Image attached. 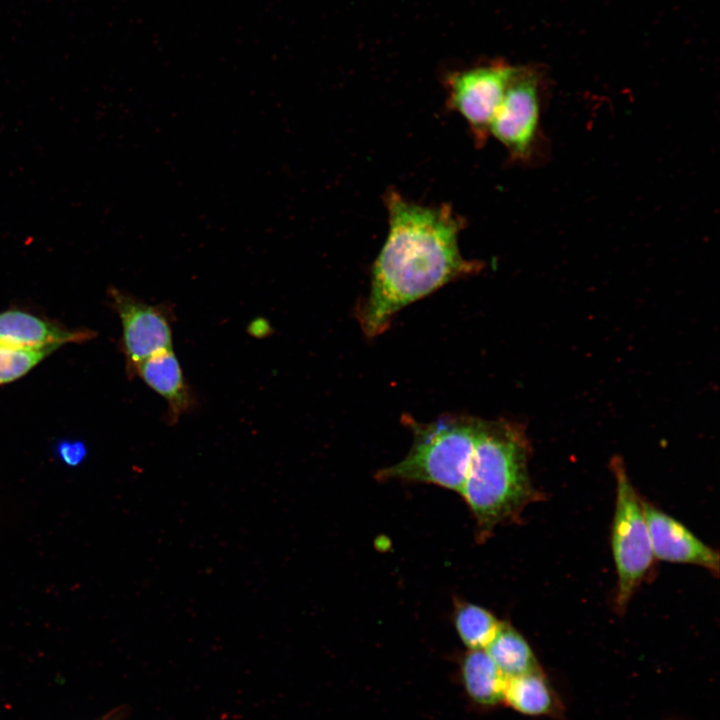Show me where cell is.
I'll list each match as a JSON object with an SVG mask.
<instances>
[{"label":"cell","instance_id":"6da1fadb","mask_svg":"<svg viewBox=\"0 0 720 720\" xmlns=\"http://www.w3.org/2000/svg\"><path fill=\"white\" fill-rule=\"evenodd\" d=\"M385 204L388 234L372 267L368 296L356 309L369 338L385 332L407 305L482 266L462 256L458 237L464 219L449 205H420L394 190L386 193Z\"/></svg>","mask_w":720,"mask_h":720},{"label":"cell","instance_id":"7a4b0ae2","mask_svg":"<svg viewBox=\"0 0 720 720\" xmlns=\"http://www.w3.org/2000/svg\"><path fill=\"white\" fill-rule=\"evenodd\" d=\"M530 446L522 427L505 419H480L473 455L461 489L476 521L477 539L520 519L525 507L542 498L532 485Z\"/></svg>","mask_w":720,"mask_h":720},{"label":"cell","instance_id":"3957f363","mask_svg":"<svg viewBox=\"0 0 720 720\" xmlns=\"http://www.w3.org/2000/svg\"><path fill=\"white\" fill-rule=\"evenodd\" d=\"M403 421L413 434L411 449L400 462L380 470L377 478L430 483L460 493L480 418L447 414L428 423L410 416Z\"/></svg>","mask_w":720,"mask_h":720},{"label":"cell","instance_id":"277c9868","mask_svg":"<svg viewBox=\"0 0 720 720\" xmlns=\"http://www.w3.org/2000/svg\"><path fill=\"white\" fill-rule=\"evenodd\" d=\"M616 479V501L611 546L618 585L616 605L624 610L652 565L654 555L640 496L621 459L611 462Z\"/></svg>","mask_w":720,"mask_h":720},{"label":"cell","instance_id":"5b68a950","mask_svg":"<svg viewBox=\"0 0 720 720\" xmlns=\"http://www.w3.org/2000/svg\"><path fill=\"white\" fill-rule=\"evenodd\" d=\"M516 69L507 64H487L455 71L445 80L447 106L465 119L479 146L489 135L492 118Z\"/></svg>","mask_w":720,"mask_h":720},{"label":"cell","instance_id":"8992f818","mask_svg":"<svg viewBox=\"0 0 720 720\" xmlns=\"http://www.w3.org/2000/svg\"><path fill=\"white\" fill-rule=\"evenodd\" d=\"M110 297L122 326V348L128 371L160 352L173 349L174 313L169 304H148L116 288Z\"/></svg>","mask_w":720,"mask_h":720},{"label":"cell","instance_id":"52a82bcc","mask_svg":"<svg viewBox=\"0 0 720 720\" xmlns=\"http://www.w3.org/2000/svg\"><path fill=\"white\" fill-rule=\"evenodd\" d=\"M539 122L538 78L535 72L517 68L489 127L514 159H526Z\"/></svg>","mask_w":720,"mask_h":720},{"label":"cell","instance_id":"ba28073f","mask_svg":"<svg viewBox=\"0 0 720 720\" xmlns=\"http://www.w3.org/2000/svg\"><path fill=\"white\" fill-rule=\"evenodd\" d=\"M654 558L693 564L718 575L719 554L688 528L650 502L641 499Z\"/></svg>","mask_w":720,"mask_h":720},{"label":"cell","instance_id":"9c48e42d","mask_svg":"<svg viewBox=\"0 0 720 720\" xmlns=\"http://www.w3.org/2000/svg\"><path fill=\"white\" fill-rule=\"evenodd\" d=\"M135 374L166 402L168 424H176L195 407V396L173 349L146 359L137 366Z\"/></svg>","mask_w":720,"mask_h":720},{"label":"cell","instance_id":"30bf717a","mask_svg":"<svg viewBox=\"0 0 720 720\" xmlns=\"http://www.w3.org/2000/svg\"><path fill=\"white\" fill-rule=\"evenodd\" d=\"M88 331L63 329L33 314L9 310L0 313V347L14 349H54L89 338Z\"/></svg>","mask_w":720,"mask_h":720},{"label":"cell","instance_id":"8fae6325","mask_svg":"<svg viewBox=\"0 0 720 720\" xmlns=\"http://www.w3.org/2000/svg\"><path fill=\"white\" fill-rule=\"evenodd\" d=\"M461 678L467 695L482 706H494L504 700L507 677L484 649L469 650L461 663Z\"/></svg>","mask_w":720,"mask_h":720},{"label":"cell","instance_id":"7c38bea8","mask_svg":"<svg viewBox=\"0 0 720 720\" xmlns=\"http://www.w3.org/2000/svg\"><path fill=\"white\" fill-rule=\"evenodd\" d=\"M484 650L507 678L539 670L537 659L526 639L507 623L501 622Z\"/></svg>","mask_w":720,"mask_h":720},{"label":"cell","instance_id":"4fadbf2b","mask_svg":"<svg viewBox=\"0 0 720 720\" xmlns=\"http://www.w3.org/2000/svg\"><path fill=\"white\" fill-rule=\"evenodd\" d=\"M504 701L530 716L550 715L558 708L554 691L540 670L508 678Z\"/></svg>","mask_w":720,"mask_h":720},{"label":"cell","instance_id":"5bb4252c","mask_svg":"<svg viewBox=\"0 0 720 720\" xmlns=\"http://www.w3.org/2000/svg\"><path fill=\"white\" fill-rule=\"evenodd\" d=\"M457 633L470 650L484 649L501 624L486 609L467 602H457L454 613Z\"/></svg>","mask_w":720,"mask_h":720},{"label":"cell","instance_id":"9a60e30c","mask_svg":"<svg viewBox=\"0 0 720 720\" xmlns=\"http://www.w3.org/2000/svg\"><path fill=\"white\" fill-rule=\"evenodd\" d=\"M53 351L0 347V385L21 378Z\"/></svg>","mask_w":720,"mask_h":720},{"label":"cell","instance_id":"2e32d148","mask_svg":"<svg viewBox=\"0 0 720 720\" xmlns=\"http://www.w3.org/2000/svg\"><path fill=\"white\" fill-rule=\"evenodd\" d=\"M58 454L66 464L76 465L85 457L86 449L81 442H62Z\"/></svg>","mask_w":720,"mask_h":720},{"label":"cell","instance_id":"e0dca14e","mask_svg":"<svg viewBox=\"0 0 720 720\" xmlns=\"http://www.w3.org/2000/svg\"><path fill=\"white\" fill-rule=\"evenodd\" d=\"M102 720H115V719L113 718V714H110V715H107V716H106L105 718H103Z\"/></svg>","mask_w":720,"mask_h":720}]
</instances>
